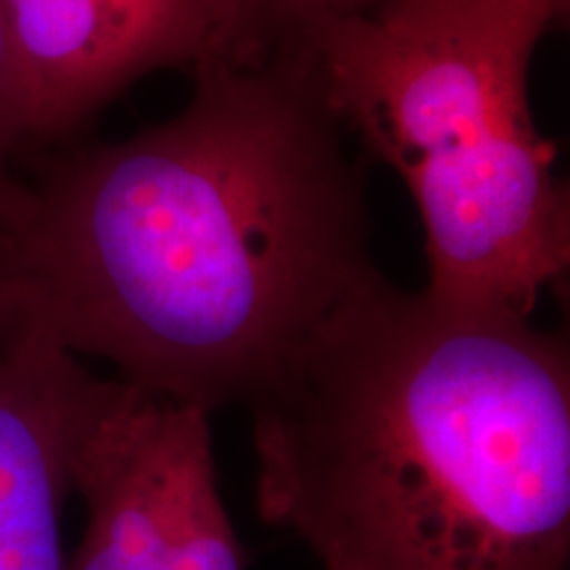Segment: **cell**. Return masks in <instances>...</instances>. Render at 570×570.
<instances>
[{
  "mask_svg": "<svg viewBox=\"0 0 570 570\" xmlns=\"http://www.w3.org/2000/svg\"><path fill=\"white\" fill-rule=\"evenodd\" d=\"M194 77L167 122L48 169L11 238L56 344L214 412L248 407L381 269L367 169L304 61L277 42Z\"/></svg>",
  "mask_w": 570,
  "mask_h": 570,
  "instance_id": "cell-1",
  "label": "cell"
},
{
  "mask_svg": "<svg viewBox=\"0 0 570 570\" xmlns=\"http://www.w3.org/2000/svg\"><path fill=\"white\" fill-rule=\"evenodd\" d=\"M256 510L323 570H566L570 354L375 275L248 404Z\"/></svg>",
  "mask_w": 570,
  "mask_h": 570,
  "instance_id": "cell-2",
  "label": "cell"
},
{
  "mask_svg": "<svg viewBox=\"0 0 570 570\" xmlns=\"http://www.w3.org/2000/svg\"><path fill=\"white\" fill-rule=\"evenodd\" d=\"M568 0H391L288 46L425 230L433 298L531 320L568 275L570 206L529 101L533 53Z\"/></svg>",
  "mask_w": 570,
  "mask_h": 570,
  "instance_id": "cell-3",
  "label": "cell"
},
{
  "mask_svg": "<svg viewBox=\"0 0 570 570\" xmlns=\"http://www.w3.org/2000/svg\"><path fill=\"white\" fill-rule=\"evenodd\" d=\"M212 412L88 373L69 439L85 533L69 570H246L217 487Z\"/></svg>",
  "mask_w": 570,
  "mask_h": 570,
  "instance_id": "cell-4",
  "label": "cell"
},
{
  "mask_svg": "<svg viewBox=\"0 0 570 570\" xmlns=\"http://www.w3.org/2000/svg\"><path fill=\"white\" fill-rule=\"evenodd\" d=\"M24 140L75 130L161 69L254 61L275 35L256 0H0Z\"/></svg>",
  "mask_w": 570,
  "mask_h": 570,
  "instance_id": "cell-5",
  "label": "cell"
},
{
  "mask_svg": "<svg viewBox=\"0 0 570 570\" xmlns=\"http://www.w3.org/2000/svg\"><path fill=\"white\" fill-rule=\"evenodd\" d=\"M88 373L27 309L0 344V570H69V439Z\"/></svg>",
  "mask_w": 570,
  "mask_h": 570,
  "instance_id": "cell-6",
  "label": "cell"
},
{
  "mask_svg": "<svg viewBox=\"0 0 570 570\" xmlns=\"http://www.w3.org/2000/svg\"><path fill=\"white\" fill-rule=\"evenodd\" d=\"M19 142H24V132H21L17 69H13L9 30L0 11V223L9 230L24 202V185H19L9 173L11 154Z\"/></svg>",
  "mask_w": 570,
  "mask_h": 570,
  "instance_id": "cell-7",
  "label": "cell"
},
{
  "mask_svg": "<svg viewBox=\"0 0 570 570\" xmlns=\"http://www.w3.org/2000/svg\"><path fill=\"white\" fill-rule=\"evenodd\" d=\"M256 3L265 13L275 40L281 42L304 27L317 24V21L375 11L391 0H256Z\"/></svg>",
  "mask_w": 570,
  "mask_h": 570,
  "instance_id": "cell-8",
  "label": "cell"
},
{
  "mask_svg": "<svg viewBox=\"0 0 570 570\" xmlns=\"http://www.w3.org/2000/svg\"><path fill=\"white\" fill-rule=\"evenodd\" d=\"M24 315V288H21L17 252L11 230L0 223V344L11 336Z\"/></svg>",
  "mask_w": 570,
  "mask_h": 570,
  "instance_id": "cell-9",
  "label": "cell"
}]
</instances>
